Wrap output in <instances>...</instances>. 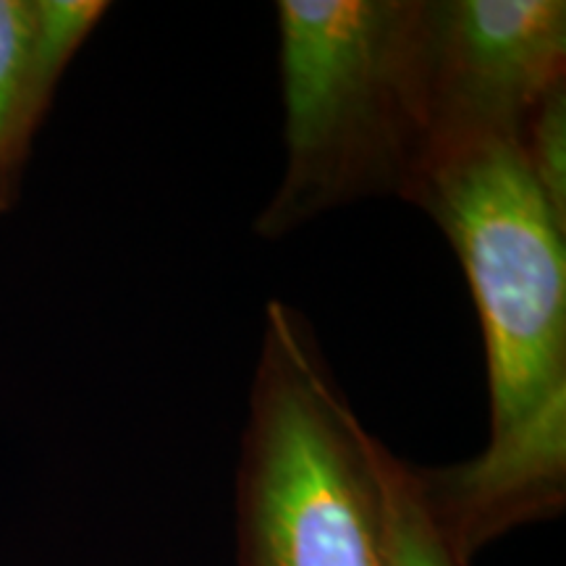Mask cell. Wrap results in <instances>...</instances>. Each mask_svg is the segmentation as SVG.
<instances>
[{"mask_svg": "<svg viewBox=\"0 0 566 566\" xmlns=\"http://www.w3.org/2000/svg\"><path fill=\"white\" fill-rule=\"evenodd\" d=\"M275 19L286 163L260 237L407 200L430 158L433 0H281Z\"/></svg>", "mask_w": 566, "mask_h": 566, "instance_id": "1", "label": "cell"}, {"mask_svg": "<svg viewBox=\"0 0 566 566\" xmlns=\"http://www.w3.org/2000/svg\"><path fill=\"white\" fill-rule=\"evenodd\" d=\"M417 485L430 520L464 566L488 543L530 522L548 520L566 501V391L491 436L470 462L420 470Z\"/></svg>", "mask_w": 566, "mask_h": 566, "instance_id": "5", "label": "cell"}, {"mask_svg": "<svg viewBox=\"0 0 566 566\" xmlns=\"http://www.w3.org/2000/svg\"><path fill=\"white\" fill-rule=\"evenodd\" d=\"M375 470L386 506L388 566H464L451 554L424 506L415 464L375 443Z\"/></svg>", "mask_w": 566, "mask_h": 566, "instance_id": "7", "label": "cell"}, {"mask_svg": "<svg viewBox=\"0 0 566 566\" xmlns=\"http://www.w3.org/2000/svg\"><path fill=\"white\" fill-rule=\"evenodd\" d=\"M516 150L558 221L566 223V84L530 113Z\"/></svg>", "mask_w": 566, "mask_h": 566, "instance_id": "8", "label": "cell"}, {"mask_svg": "<svg viewBox=\"0 0 566 566\" xmlns=\"http://www.w3.org/2000/svg\"><path fill=\"white\" fill-rule=\"evenodd\" d=\"M375 443L307 317L268 304L237 472L239 566H388Z\"/></svg>", "mask_w": 566, "mask_h": 566, "instance_id": "2", "label": "cell"}, {"mask_svg": "<svg viewBox=\"0 0 566 566\" xmlns=\"http://www.w3.org/2000/svg\"><path fill=\"white\" fill-rule=\"evenodd\" d=\"M11 205H13V200H11V197H9V195H6V192H3V189H0V216H3V212H6V210H11Z\"/></svg>", "mask_w": 566, "mask_h": 566, "instance_id": "9", "label": "cell"}, {"mask_svg": "<svg viewBox=\"0 0 566 566\" xmlns=\"http://www.w3.org/2000/svg\"><path fill=\"white\" fill-rule=\"evenodd\" d=\"M564 84V0H433L428 166L488 142L516 145Z\"/></svg>", "mask_w": 566, "mask_h": 566, "instance_id": "4", "label": "cell"}, {"mask_svg": "<svg viewBox=\"0 0 566 566\" xmlns=\"http://www.w3.org/2000/svg\"><path fill=\"white\" fill-rule=\"evenodd\" d=\"M59 84L40 61L34 0H0V189L13 202Z\"/></svg>", "mask_w": 566, "mask_h": 566, "instance_id": "6", "label": "cell"}, {"mask_svg": "<svg viewBox=\"0 0 566 566\" xmlns=\"http://www.w3.org/2000/svg\"><path fill=\"white\" fill-rule=\"evenodd\" d=\"M407 202L464 268L485 338L491 436L506 433L566 391V223L512 142L433 160Z\"/></svg>", "mask_w": 566, "mask_h": 566, "instance_id": "3", "label": "cell"}]
</instances>
